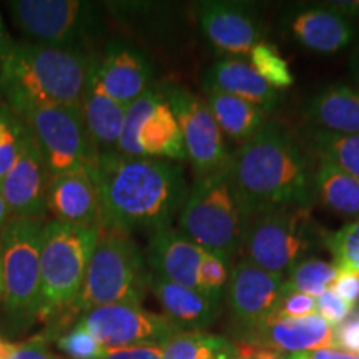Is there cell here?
<instances>
[{
	"instance_id": "obj_1",
	"label": "cell",
	"mask_w": 359,
	"mask_h": 359,
	"mask_svg": "<svg viewBox=\"0 0 359 359\" xmlns=\"http://www.w3.org/2000/svg\"><path fill=\"white\" fill-rule=\"evenodd\" d=\"M92 178L100 201L102 230L132 236H151L173 226L190 190L180 163L116 151L98 155Z\"/></svg>"
},
{
	"instance_id": "obj_2",
	"label": "cell",
	"mask_w": 359,
	"mask_h": 359,
	"mask_svg": "<svg viewBox=\"0 0 359 359\" xmlns=\"http://www.w3.org/2000/svg\"><path fill=\"white\" fill-rule=\"evenodd\" d=\"M316 160L291 130L275 120L233 154L230 177L253 217L271 208H313Z\"/></svg>"
},
{
	"instance_id": "obj_3",
	"label": "cell",
	"mask_w": 359,
	"mask_h": 359,
	"mask_svg": "<svg viewBox=\"0 0 359 359\" xmlns=\"http://www.w3.org/2000/svg\"><path fill=\"white\" fill-rule=\"evenodd\" d=\"M97 60L87 48L12 42L0 64V93L11 109L80 105Z\"/></svg>"
},
{
	"instance_id": "obj_4",
	"label": "cell",
	"mask_w": 359,
	"mask_h": 359,
	"mask_svg": "<svg viewBox=\"0 0 359 359\" xmlns=\"http://www.w3.org/2000/svg\"><path fill=\"white\" fill-rule=\"evenodd\" d=\"M250 219L228 168L193 182L177 228L200 248L235 258L243 248Z\"/></svg>"
},
{
	"instance_id": "obj_5",
	"label": "cell",
	"mask_w": 359,
	"mask_h": 359,
	"mask_svg": "<svg viewBox=\"0 0 359 359\" xmlns=\"http://www.w3.org/2000/svg\"><path fill=\"white\" fill-rule=\"evenodd\" d=\"M150 280L145 251L135 238L127 233L100 230L74 311L85 314L109 304H142L150 291Z\"/></svg>"
},
{
	"instance_id": "obj_6",
	"label": "cell",
	"mask_w": 359,
	"mask_h": 359,
	"mask_svg": "<svg viewBox=\"0 0 359 359\" xmlns=\"http://www.w3.org/2000/svg\"><path fill=\"white\" fill-rule=\"evenodd\" d=\"M102 228H82L45 222L40 253L42 309L40 320L72 309L82 291L85 275Z\"/></svg>"
},
{
	"instance_id": "obj_7",
	"label": "cell",
	"mask_w": 359,
	"mask_h": 359,
	"mask_svg": "<svg viewBox=\"0 0 359 359\" xmlns=\"http://www.w3.org/2000/svg\"><path fill=\"white\" fill-rule=\"evenodd\" d=\"M325 235L311 208L264 210L251 217L241 253L257 266L286 278L296 263L323 245Z\"/></svg>"
},
{
	"instance_id": "obj_8",
	"label": "cell",
	"mask_w": 359,
	"mask_h": 359,
	"mask_svg": "<svg viewBox=\"0 0 359 359\" xmlns=\"http://www.w3.org/2000/svg\"><path fill=\"white\" fill-rule=\"evenodd\" d=\"M43 219L12 218L0 233L4 263V308L20 326L40 320L42 309V253Z\"/></svg>"
},
{
	"instance_id": "obj_9",
	"label": "cell",
	"mask_w": 359,
	"mask_h": 359,
	"mask_svg": "<svg viewBox=\"0 0 359 359\" xmlns=\"http://www.w3.org/2000/svg\"><path fill=\"white\" fill-rule=\"evenodd\" d=\"M13 111L32 135L52 177L79 170L93 173L98 151L80 105H27Z\"/></svg>"
},
{
	"instance_id": "obj_10",
	"label": "cell",
	"mask_w": 359,
	"mask_h": 359,
	"mask_svg": "<svg viewBox=\"0 0 359 359\" xmlns=\"http://www.w3.org/2000/svg\"><path fill=\"white\" fill-rule=\"evenodd\" d=\"M13 24L35 43L85 48L102 29L95 4L82 0H13L7 2Z\"/></svg>"
},
{
	"instance_id": "obj_11",
	"label": "cell",
	"mask_w": 359,
	"mask_h": 359,
	"mask_svg": "<svg viewBox=\"0 0 359 359\" xmlns=\"http://www.w3.org/2000/svg\"><path fill=\"white\" fill-rule=\"evenodd\" d=\"M116 154L175 163L188 161L178 120L158 87L128 105Z\"/></svg>"
},
{
	"instance_id": "obj_12",
	"label": "cell",
	"mask_w": 359,
	"mask_h": 359,
	"mask_svg": "<svg viewBox=\"0 0 359 359\" xmlns=\"http://www.w3.org/2000/svg\"><path fill=\"white\" fill-rule=\"evenodd\" d=\"M158 88L178 120L195 182L230 168L233 155L205 98L178 83H163Z\"/></svg>"
},
{
	"instance_id": "obj_13",
	"label": "cell",
	"mask_w": 359,
	"mask_h": 359,
	"mask_svg": "<svg viewBox=\"0 0 359 359\" xmlns=\"http://www.w3.org/2000/svg\"><path fill=\"white\" fill-rule=\"evenodd\" d=\"M80 323L109 351L161 346L180 331L165 314L151 313L142 304L132 303L95 308L85 313Z\"/></svg>"
},
{
	"instance_id": "obj_14",
	"label": "cell",
	"mask_w": 359,
	"mask_h": 359,
	"mask_svg": "<svg viewBox=\"0 0 359 359\" xmlns=\"http://www.w3.org/2000/svg\"><path fill=\"white\" fill-rule=\"evenodd\" d=\"M294 4L286 7L280 17L283 32L296 43L316 53H336L344 50L356 37L351 12L353 4Z\"/></svg>"
},
{
	"instance_id": "obj_15",
	"label": "cell",
	"mask_w": 359,
	"mask_h": 359,
	"mask_svg": "<svg viewBox=\"0 0 359 359\" xmlns=\"http://www.w3.org/2000/svg\"><path fill=\"white\" fill-rule=\"evenodd\" d=\"M286 294L285 278L241 258L233 264L224 290L236 334L241 336L266 320Z\"/></svg>"
},
{
	"instance_id": "obj_16",
	"label": "cell",
	"mask_w": 359,
	"mask_h": 359,
	"mask_svg": "<svg viewBox=\"0 0 359 359\" xmlns=\"http://www.w3.org/2000/svg\"><path fill=\"white\" fill-rule=\"evenodd\" d=\"M198 22L206 40L226 57L250 55L263 37L259 13L248 2H201Z\"/></svg>"
},
{
	"instance_id": "obj_17",
	"label": "cell",
	"mask_w": 359,
	"mask_h": 359,
	"mask_svg": "<svg viewBox=\"0 0 359 359\" xmlns=\"http://www.w3.org/2000/svg\"><path fill=\"white\" fill-rule=\"evenodd\" d=\"M52 175L29 130H24L20 154L4 182L0 193L12 218L43 219L47 215V188Z\"/></svg>"
},
{
	"instance_id": "obj_18",
	"label": "cell",
	"mask_w": 359,
	"mask_h": 359,
	"mask_svg": "<svg viewBox=\"0 0 359 359\" xmlns=\"http://www.w3.org/2000/svg\"><path fill=\"white\" fill-rule=\"evenodd\" d=\"M95 79L107 95L128 107L154 88L155 67L142 48L115 40L97 60Z\"/></svg>"
},
{
	"instance_id": "obj_19",
	"label": "cell",
	"mask_w": 359,
	"mask_h": 359,
	"mask_svg": "<svg viewBox=\"0 0 359 359\" xmlns=\"http://www.w3.org/2000/svg\"><path fill=\"white\" fill-rule=\"evenodd\" d=\"M236 341H245L290 356L314 349L334 348V327L318 314H311L306 318L263 321L248 333L238 336Z\"/></svg>"
},
{
	"instance_id": "obj_20",
	"label": "cell",
	"mask_w": 359,
	"mask_h": 359,
	"mask_svg": "<svg viewBox=\"0 0 359 359\" xmlns=\"http://www.w3.org/2000/svg\"><path fill=\"white\" fill-rule=\"evenodd\" d=\"M205 253L206 250L193 243L178 228L170 226L148 236L145 259L154 276L198 290V273Z\"/></svg>"
},
{
	"instance_id": "obj_21",
	"label": "cell",
	"mask_w": 359,
	"mask_h": 359,
	"mask_svg": "<svg viewBox=\"0 0 359 359\" xmlns=\"http://www.w3.org/2000/svg\"><path fill=\"white\" fill-rule=\"evenodd\" d=\"M47 212L53 222L102 228V212L92 175L83 170L55 175L47 188Z\"/></svg>"
},
{
	"instance_id": "obj_22",
	"label": "cell",
	"mask_w": 359,
	"mask_h": 359,
	"mask_svg": "<svg viewBox=\"0 0 359 359\" xmlns=\"http://www.w3.org/2000/svg\"><path fill=\"white\" fill-rule=\"evenodd\" d=\"M150 291L158 299L165 316L180 331H203L212 326L222 313L223 298H213L158 276L151 275Z\"/></svg>"
},
{
	"instance_id": "obj_23",
	"label": "cell",
	"mask_w": 359,
	"mask_h": 359,
	"mask_svg": "<svg viewBox=\"0 0 359 359\" xmlns=\"http://www.w3.org/2000/svg\"><path fill=\"white\" fill-rule=\"evenodd\" d=\"M203 90H217L241 98L263 111H273L280 103V92L264 82L245 57H224L206 70Z\"/></svg>"
},
{
	"instance_id": "obj_24",
	"label": "cell",
	"mask_w": 359,
	"mask_h": 359,
	"mask_svg": "<svg viewBox=\"0 0 359 359\" xmlns=\"http://www.w3.org/2000/svg\"><path fill=\"white\" fill-rule=\"evenodd\" d=\"M303 118L311 128L338 135H359V88L336 82L304 102Z\"/></svg>"
},
{
	"instance_id": "obj_25",
	"label": "cell",
	"mask_w": 359,
	"mask_h": 359,
	"mask_svg": "<svg viewBox=\"0 0 359 359\" xmlns=\"http://www.w3.org/2000/svg\"><path fill=\"white\" fill-rule=\"evenodd\" d=\"M127 109V105H122L107 95L105 90L98 85L95 70H93L92 79L80 102V110H82L85 127L98 155L116 151L123 133Z\"/></svg>"
},
{
	"instance_id": "obj_26",
	"label": "cell",
	"mask_w": 359,
	"mask_h": 359,
	"mask_svg": "<svg viewBox=\"0 0 359 359\" xmlns=\"http://www.w3.org/2000/svg\"><path fill=\"white\" fill-rule=\"evenodd\" d=\"M314 198L339 217L359 219V180L333 161L316 158Z\"/></svg>"
},
{
	"instance_id": "obj_27",
	"label": "cell",
	"mask_w": 359,
	"mask_h": 359,
	"mask_svg": "<svg viewBox=\"0 0 359 359\" xmlns=\"http://www.w3.org/2000/svg\"><path fill=\"white\" fill-rule=\"evenodd\" d=\"M205 102L223 135L238 143H246L268 122V114L253 103L217 90H205Z\"/></svg>"
},
{
	"instance_id": "obj_28",
	"label": "cell",
	"mask_w": 359,
	"mask_h": 359,
	"mask_svg": "<svg viewBox=\"0 0 359 359\" xmlns=\"http://www.w3.org/2000/svg\"><path fill=\"white\" fill-rule=\"evenodd\" d=\"M160 348L163 359H236L235 341L205 331H178Z\"/></svg>"
},
{
	"instance_id": "obj_29",
	"label": "cell",
	"mask_w": 359,
	"mask_h": 359,
	"mask_svg": "<svg viewBox=\"0 0 359 359\" xmlns=\"http://www.w3.org/2000/svg\"><path fill=\"white\" fill-rule=\"evenodd\" d=\"M304 145L314 158L333 161L359 180V135H338L309 128L304 137Z\"/></svg>"
},
{
	"instance_id": "obj_30",
	"label": "cell",
	"mask_w": 359,
	"mask_h": 359,
	"mask_svg": "<svg viewBox=\"0 0 359 359\" xmlns=\"http://www.w3.org/2000/svg\"><path fill=\"white\" fill-rule=\"evenodd\" d=\"M339 275V269L334 263L318 258H304L291 268L285 278V286L286 291H298L318 298L333 288Z\"/></svg>"
},
{
	"instance_id": "obj_31",
	"label": "cell",
	"mask_w": 359,
	"mask_h": 359,
	"mask_svg": "<svg viewBox=\"0 0 359 359\" xmlns=\"http://www.w3.org/2000/svg\"><path fill=\"white\" fill-rule=\"evenodd\" d=\"M250 64L258 72L264 82L273 88L286 90L294 83V77L291 74L288 62L281 55L278 47L269 42H259L250 52Z\"/></svg>"
},
{
	"instance_id": "obj_32",
	"label": "cell",
	"mask_w": 359,
	"mask_h": 359,
	"mask_svg": "<svg viewBox=\"0 0 359 359\" xmlns=\"http://www.w3.org/2000/svg\"><path fill=\"white\" fill-rule=\"evenodd\" d=\"M323 245L331 253L339 273L359 275V219L336 231H326Z\"/></svg>"
},
{
	"instance_id": "obj_33",
	"label": "cell",
	"mask_w": 359,
	"mask_h": 359,
	"mask_svg": "<svg viewBox=\"0 0 359 359\" xmlns=\"http://www.w3.org/2000/svg\"><path fill=\"white\" fill-rule=\"evenodd\" d=\"M25 125L6 102L0 105V183L11 172L20 154Z\"/></svg>"
},
{
	"instance_id": "obj_34",
	"label": "cell",
	"mask_w": 359,
	"mask_h": 359,
	"mask_svg": "<svg viewBox=\"0 0 359 359\" xmlns=\"http://www.w3.org/2000/svg\"><path fill=\"white\" fill-rule=\"evenodd\" d=\"M231 259L226 255L206 251L198 273V290L201 293L213 298H224V290L233 268Z\"/></svg>"
},
{
	"instance_id": "obj_35",
	"label": "cell",
	"mask_w": 359,
	"mask_h": 359,
	"mask_svg": "<svg viewBox=\"0 0 359 359\" xmlns=\"http://www.w3.org/2000/svg\"><path fill=\"white\" fill-rule=\"evenodd\" d=\"M57 346L70 359H105L109 353L80 321L57 339Z\"/></svg>"
},
{
	"instance_id": "obj_36",
	"label": "cell",
	"mask_w": 359,
	"mask_h": 359,
	"mask_svg": "<svg viewBox=\"0 0 359 359\" xmlns=\"http://www.w3.org/2000/svg\"><path fill=\"white\" fill-rule=\"evenodd\" d=\"M316 314V298L298 291H286L278 306L264 321L291 320V318H306Z\"/></svg>"
},
{
	"instance_id": "obj_37",
	"label": "cell",
	"mask_w": 359,
	"mask_h": 359,
	"mask_svg": "<svg viewBox=\"0 0 359 359\" xmlns=\"http://www.w3.org/2000/svg\"><path fill=\"white\" fill-rule=\"evenodd\" d=\"M354 313V304H349L341 299L333 290H327L326 293L316 298V314L321 316L330 326H339L351 318Z\"/></svg>"
},
{
	"instance_id": "obj_38",
	"label": "cell",
	"mask_w": 359,
	"mask_h": 359,
	"mask_svg": "<svg viewBox=\"0 0 359 359\" xmlns=\"http://www.w3.org/2000/svg\"><path fill=\"white\" fill-rule=\"evenodd\" d=\"M334 348L359 354V314L334 327Z\"/></svg>"
},
{
	"instance_id": "obj_39",
	"label": "cell",
	"mask_w": 359,
	"mask_h": 359,
	"mask_svg": "<svg viewBox=\"0 0 359 359\" xmlns=\"http://www.w3.org/2000/svg\"><path fill=\"white\" fill-rule=\"evenodd\" d=\"M331 290H333L341 299H344L346 303L356 306V303L359 302V275L341 273Z\"/></svg>"
},
{
	"instance_id": "obj_40",
	"label": "cell",
	"mask_w": 359,
	"mask_h": 359,
	"mask_svg": "<svg viewBox=\"0 0 359 359\" xmlns=\"http://www.w3.org/2000/svg\"><path fill=\"white\" fill-rule=\"evenodd\" d=\"M105 359H163L160 346H137L111 349L107 353Z\"/></svg>"
},
{
	"instance_id": "obj_41",
	"label": "cell",
	"mask_w": 359,
	"mask_h": 359,
	"mask_svg": "<svg viewBox=\"0 0 359 359\" xmlns=\"http://www.w3.org/2000/svg\"><path fill=\"white\" fill-rule=\"evenodd\" d=\"M7 359H58L48 351L42 341H30L25 344H17L13 353Z\"/></svg>"
},
{
	"instance_id": "obj_42",
	"label": "cell",
	"mask_w": 359,
	"mask_h": 359,
	"mask_svg": "<svg viewBox=\"0 0 359 359\" xmlns=\"http://www.w3.org/2000/svg\"><path fill=\"white\" fill-rule=\"evenodd\" d=\"M285 359H359V354H353L338 348L314 349V351L290 354Z\"/></svg>"
},
{
	"instance_id": "obj_43",
	"label": "cell",
	"mask_w": 359,
	"mask_h": 359,
	"mask_svg": "<svg viewBox=\"0 0 359 359\" xmlns=\"http://www.w3.org/2000/svg\"><path fill=\"white\" fill-rule=\"evenodd\" d=\"M11 45H12V40H11V37H8L7 27H6V24H4L2 15H0V64H2L4 58H6Z\"/></svg>"
},
{
	"instance_id": "obj_44",
	"label": "cell",
	"mask_w": 359,
	"mask_h": 359,
	"mask_svg": "<svg viewBox=\"0 0 359 359\" xmlns=\"http://www.w3.org/2000/svg\"><path fill=\"white\" fill-rule=\"evenodd\" d=\"M349 74H351L354 87L359 88V45L349 57Z\"/></svg>"
},
{
	"instance_id": "obj_45",
	"label": "cell",
	"mask_w": 359,
	"mask_h": 359,
	"mask_svg": "<svg viewBox=\"0 0 359 359\" xmlns=\"http://www.w3.org/2000/svg\"><path fill=\"white\" fill-rule=\"evenodd\" d=\"M11 219H12V215L8 212V206L6 203V200H4L2 193H0V233L4 231V228L7 226Z\"/></svg>"
},
{
	"instance_id": "obj_46",
	"label": "cell",
	"mask_w": 359,
	"mask_h": 359,
	"mask_svg": "<svg viewBox=\"0 0 359 359\" xmlns=\"http://www.w3.org/2000/svg\"><path fill=\"white\" fill-rule=\"evenodd\" d=\"M4 298V263H2V253H0V299Z\"/></svg>"
},
{
	"instance_id": "obj_47",
	"label": "cell",
	"mask_w": 359,
	"mask_h": 359,
	"mask_svg": "<svg viewBox=\"0 0 359 359\" xmlns=\"http://www.w3.org/2000/svg\"><path fill=\"white\" fill-rule=\"evenodd\" d=\"M0 98H2V93H0ZM0 105H2V100H0Z\"/></svg>"
},
{
	"instance_id": "obj_48",
	"label": "cell",
	"mask_w": 359,
	"mask_h": 359,
	"mask_svg": "<svg viewBox=\"0 0 359 359\" xmlns=\"http://www.w3.org/2000/svg\"><path fill=\"white\" fill-rule=\"evenodd\" d=\"M0 341H2V339H0Z\"/></svg>"
}]
</instances>
